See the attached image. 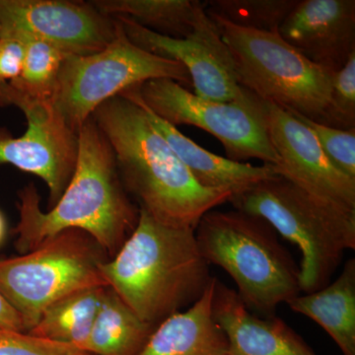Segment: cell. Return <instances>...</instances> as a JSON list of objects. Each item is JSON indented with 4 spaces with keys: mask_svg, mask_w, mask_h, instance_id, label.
I'll list each match as a JSON object with an SVG mask.
<instances>
[{
    "mask_svg": "<svg viewBox=\"0 0 355 355\" xmlns=\"http://www.w3.org/2000/svg\"><path fill=\"white\" fill-rule=\"evenodd\" d=\"M91 118L108 140L125 191L156 221L196 230L205 214L228 202L230 193L196 181L135 100L114 96Z\"/></svg>",
    "mask_w": 355,
    "mask_h": 355,
    "instance_id": "cell-2",
    "label": "cell"
},
{
    "mask_svg": "<svg viewBox=\"0 0 355 355\" xmlns=\"http://www.w3.org/2000/svg\"><path fill=\"white\" fill-rule=\"evenodd\" d=\"M268 137L279 156L275 166L286 178L319 202L355 214V179L327 157L314 133L293 114L263 101Z\"/></svg>",
    "mask_w": 355,
    "mask_h": 355,
    "instance_id": "cell-12",
    "label": "cell"
},
{
    "mask_svg": "<svg viewBox=\"0 0 355 355\" xmlns=\"http://www.w3.org/2000/svg\"><path fill=\"white\" fill-rule=\"evenodd\" d=\"M106 254L87 233L62 231L23 256L0 260V293L29 333L44 310L60 299L108 287L100 270Z\"/></svg>",
    "mask_w": 355,
    "mask_h": 355,
    "instance_id": "cell-7",
    "label": "cell"
},
{
    "mask_svg": "<svg viewBox=\"0 0 355 355\" xmlns=\"http://www.w3.org/2000/svg\"><path fill=\"white\" fill-rule=\"evenodd\" d=\"M114 18L120 20L128 38L142 50L183 64L190 74L193 93L198 97L230 102L244 94L230 51L209 15L186 39L169 38L128 18Z\"/></svg>",
    "mask_w": 355,
    "mask_h": 355,
    "instance_id": "cell-13",
    "label": "cell"
},
{
    "mask_svg": "<svg viewBox=\"0 0 355 355\" xmlns=\"http://www.w3.org/2000/svg\"><path fill=\"white\" fill-rule=\"evenodd\" d=\"M1 33H2V27H1V24H0V36H1Z\"/></svg>",
    "mask_w": 355,
    "mask_h": 355,
    "instance_id": "cell-30",
    "label": "cell"
},
{
    "mask_svg": "<svg viewBox=\"0 0 355 355\" xmlns=\"http://www.w3.org/2000/svg\"><path fill=\"white\" fill-rule=\"evenodd\" d=\"M210 18L230 51L243 88L263 101L326 125L335 72L313 64L279 33L254 31Z\"/></svg>",
    "mask_w": 355,
    "mask_h": 355,
    "instance_id": "cell-6",
    "label": "cell"
},
{
    "mask_svg": "<svg viewBox=\"0 0 355 355\" xmlns=\"http://www.w3.org/2000/svg\"><path fill=\"white\" fill-rule=\"evenodd\" d=\"M24 55V39L16 33L2 30L0 36V87L20 76Z\"/></svg>",
    "mask_w": 355,
    "mask_h": 355,
    "instance_id": "cell-27",
    "label": "cell"
},
{
    "mask_svg": "<svg viewBox=\"0 0 355 355\" xmlns=\"http://www.w3.org/2000/svg\"><path fill=\"white\" fill-rule=\"evenodd\" d=\"M195 233L205 261L230 275L243 303L258 316H275L277 306L302 292L300 266L261 217L237 209H212L202 217Z\"/></svg>",
    "mask_w": 355,
    "mask_h": 355,
    "instance_id": "cell-4",
    "label": "cell"
},
{
    "mask_svg": "<svg viewBox=\"0 0 355 355\" xmlns=\"http://www.w3.org/2000/svg\"><path fill=\"white\" fill-rule=\"evenodd\" d=\"M228 202L260 216L300 250L301 291L330 284L347 250L355 249V214L319 202L282 176L263 180Z\"/></svg>",
    "mask_w": 355,
    "mask_h": 355,
    "instance_id": "cell-5",
    "label": "cell"
},
{
    "mask_svg": "<svg viewBox=\"0 0 355 355\" xmlns=\"http://www.w3.org/2000/svg\"><path fill=\"white\" fill-rule=\"evenodd\" d=\"M155 328L140 320L116 292L107 287L86 352L92 355H139Z\"/></svg>",
    "mask_w": 355,
    "mask_h": 355,
    "instance_id": "cell-20",
    "label": "cell"
},
{
    "mask_svg": "<svg viewBox=\"0 0 355 355\" xmlns=\"http://www.w3.org/2000/svg\"><path fill=\"white\" fill-rule=\"evenodd\" d=\"M279 35L313 64L338 71L355 51V1L299 0Z\"/></svg>",
    "mask_w": 355,
    "mask_h": 355,
    "instance_id": "cell-14",
    "label": "cell"
},
{
    "mask_svg": "<svg viewBox=\"0 0 355 355\" xmlns=\"http://www.w3.org/2000/svg\"><path fill=\"white\" fill-rule=\"evenodd\" d=\"M93 6L111 17H123L173 39H186L207 17L200 0H94Z\"/></svg>",
    "mask_w": 355,
    "mask_h": 355,
    "instance_id": "cell-19",
    "label": "cell"
},
{
    "mask_svg": "<svg viewBox=\"0 0 355 355\" xmlns=\"http://www.w3.org/2000/svg\"><path fill=\"white\" fill-rule=\"evenodd\" d=\"M137 95L156 116L170 125H193L214 135L229 160L258 159L279 165L266 125L263 101L245 89L230 102L202 99L172 79H153L137 86Z\"/></svg>",
    "mask_w": 355,
    "mask_h": 355,
    "instance_id": "cell-9",
    "label": "cell"
},
{
    "mask_svg": "<svg viewBox=\"0 0 355 355\" xmlns=\"http://www.w3.org/2000/svg\"><path fill=\"white\" fill-rule=\"evenodd\" d=\"M21 37L25 41L22 71L16 80L8 83L9 87L27 99L51 102L60 67L67 55L41 40Z\"/></svg>",
    "mask_w": 355,
    "mask_h": 355,
    "instance_id": "cell-22",
    "label": "cell"
},
{
    "mask_svg": "<svg viewBox=\"0 0 355 355\" xmlns=\"http://www.w3.org/2000/svg\"><path fill=\"white\" fill-rule=\"evenodd\" d=\"M286 304L321 326L343 355H355V259L345 261L334 282L320 291L296 296Z\"/></svg>",
    "mask_w": 355,
    "mask_h": 355,
    "instance_id": "cell-18",
    "label": "cell"
},
{
    "mask_svg": "<svg viewBox=\"0 0 355 355\" xmlns=\"http://www.w3.org/2000/svg\"><path fill=\"white\" fill-rule=\"evenodd\" d=\"M0 355H92L83 349L0 328Z\"/></svg>",
    "mask_w": 355,
    "mask_h": 355,
    "instance_id": "cell-26",
    "label": "cell"
},
{
    "mask_svg": "<svg viewBox=\"0 0 355 355\" xmlns=\"http://www.w3.org/2000/svg\"><path fill=\"white\" fill-rule=\"evenodd\" d=\"M107 287L70 294L49 306L30 335L86 352L93 323Z\"/></svg>",
    "mask_w": 355,
    "mask_h": 355,
    "instance_id": "cell-21",
    "label": "cell"
},
{
    "mask_svg": "<svg viewBox=\"0 0 355 355\" xmlns=\"http://www.w3.org/2000/svg\"><path fill=\"white\" fill-rule=\"evenodd\" d=\"M0 328L25 333L22 320L18 313L0 293Z\"/></svg>",
    "mask_w": 355,
    "mask_h": 355,
    "instance_id": "cell-28",
    "label": "cell"
},
{
    "mask_svg": "<svg viewBox=\"0 0 355 355\" xmlns=\"http://www.w3.org/2000/svg\"><path fill=\"white\" fill-rule=\"evenodd\" d=\"M212 315L227 340V355H317L282 319L251 312L234 289L217 279Z\"/></svg>",
    "mask_w": 355,
    "mask_h": 355,
    "instance_id": "cell-15",
    "label": "cell"
},
{
    "mask_svg": "<svg viewBox=\"0 0 355 355\" xmlns=\"http://www.w3.org/2000/svg\"><path fill=\"white\" fill-rule=\"evenodd\" d=\"M15 106L25 114L27 130L13 137L0 128V164L12 165L44 180L50 209L67 189L78 156V135L72 132L51 102L15 94L8 84L0 87V107Z\"/></svg>",
    "mask_w": 355,
    "mask_h": 355,
    "instance_id": "cell-10",
    "label": "cell"
},
{
    "mask_svg": "<svg viewBox=\"0 0 355 355\" xmlns=\"http://www.w3.org/2000/svg\"><path fill=\"white\" fill-rule=\"evenodd\" d=\"M210 16L254 31L279 33L299 0H207Z\"/></svg>",
    "mask_w": 355,
    "mask_h": 355,
    "instance_id": "cell-23",
    "label": "cell"
},
{
    "mask_svg": "<svg viewBox=\"0 0 355 355\" xmlns=\"http://www.w3.org/2000/svg\"><path fill=\"white\" fill-rule=\"evenodd\" d=\"M137 86L127 89L121 94L135 100L144 109L151 125L164 137L200 186L211 190L227 191L232 197L263 180L279 176L275 165L253 166L249 163L235 162L205 150L178 130L176 127L159 118L147 108L137 95Z\"/></svg>",
    "mask_w": 355,
    "mask_h": 355,
    "instance_id": "cell-16",
    "label": "cell"
},
{
    "mask_svg": "<svg viewBox=\"0 0 355 355\" xmlns=\"http://www.w3.org/2000/svg\"><path fill=\"white\" fill-rule=\"evenodd\" d=\"M116 20V37L104 50L83 57L67 55L60 67L51 103L77 135L100 105L132 86L161 78L191 86L183 64L142 50Z\"/></svg>",
    "mask_w": 355,
    "mask_h": 355,
    "instance_id": "cell-8",
    "label": "cell"
},
{
    "mask_svg": "<svg viewBox=\"0 0 355 355\" xmlns=\"http://www.w3.org/2000/svg\"><path fill=\"white\" fill-rule=\"evenodd\" d=\"M0 24L77 57L104 50L118 30V20L92 2L69 0H0Z\"/></svg>",
    "mask_w": 355,
    "mask_h": 355,
    "instance_id": "cell-11",
    "label": "cell"
},
{
    "mask_svg": "<svg viewBox=\"0 0 355 355\" xmlns=\"http://www.w3.org/2000/svg\"><path fill=\"white\" fill-rule=\"evenodd\" d=\"M100 270L107 286L154 327L195 304L214 279L195 229L170 227L142 209L137 227Z\"/></svg>",
    "mask_w": 355,
    "mask_h": 355,
    "instance_id": "cell-3",
    "label": "cell"
},
{
    "mask_svg": "<svg viewBox=\"0 0 355 355\" xmlns=\"http://www.w3.org/2000/svg\"><path fill=\"white\" fill-rule=\"evenodd\" d=\"M19 198L16 248L22 254L62 231L78 229L114 257L139 221V209L123 188L113 150L91 116L79 130L76 169L57 203L43 211L32 184Z\"/></svg>",
    "mask_w": 355,
    "mask_h": 355,
    "instance_id": "cell-1",
    "label": "cell"
},
{
    "mask_svg": "<svg viewBox=\"0 0 355 355\" xmlns=\"http://www.w3.org/2000/svg\"><path fill=\"white\" fill-rule=\"evenodd\" d=\"M326 125L343 130L355 128V51L334 74Z\"/></svg>",
    "mask_w": 355,
    "mask_h": 355,
    "instance_id": "cell-24",
    "label": "cell"
},
{
    "mask_svg": "<svg viewBox=\"0 0 355 355\" xmlns=\"http://www.w3.org/2000/svg\"><path fill=\"white\" fill-rule=\"evenodd\" d=\"M4 234H6V220H4V217L0 212V242L3 239Z\"/></svg>",
    "mask_w": 355,
    "mask_h": 355,
    "instance_id": "cell-29",
    "label": "cell"
},
{
    "mask_svg": "<svg viewBox=\"0 0 355 355\" xmlns=\"http://www.w3.org/2000/svg\"><path fill=\"white\" fill-rule=\"evenodd\" d=\"M216 280L195 304L159 324L139 355H227V340L212 315Z\"/></svg>",
    "mask_w": 355,
    "mask_h": 355,
    "instance_id": "cell-17",
    "label": "cell"
},
{
    "mask_svg": "<svg viewBox=\"0 0 355 355\" xmlns=\"http://www.w3.org/2000/svg\"><path fill=\"white\" fill-rule=\"evenodd\" d=\"M292 114L314 133L331 162L343 174L355 179V128L338 130L311 121L301 114Z\"/></svg>",
    "mask_w": 355,
    "mask_h": 355,
    "instance_id": "cell-25",
    "label": "cell"
}]
</instances>
